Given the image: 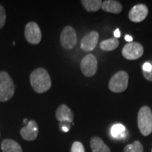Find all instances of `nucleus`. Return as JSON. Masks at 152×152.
Segmentation results:
<instances>
[{
	"instance_id": "16",
	"label": "nucleus",
	"mask_w": 152,
	"mask_h": 152,
	"mask_svg": "<svg viewBox=\"0 0 152 152\" xmlns=\"http://www.w3.org/2000/svg\"><path fill=\"white\" fill-rule=\"evenodd\" d=\"M102 2L101 0H82L81 3L87 11H97L102 8Z\"/></svg>"
},
{
	"instance_id": "19",
	"label": "nucleus",
	"mask_w": 152,
	"mask_h": 152,
	"mask_svg": "<svg viewBox=\"0 0 152 152\" xmlns=\"http://www.w3.org/2000/svg\"><path fill=\"white\" fill-rule=\"evenodd\" d=\"M123 152H144V148L141 142L137 140L132 144H128L124 148Z\"/></svg>"
},
{
	"instance_id": "15",
	"label": "nucleus",
	"mask_w": 152,
	"mask_h": 152,
	"mask_svg": "<svg viewBox=\"0 0 152 152\" xmlns=\"http://www.w3.org/2000/svg\"><path fill=\"white\" fill-rule=\"evenodd\" d=\"M1 148L2 152H23L20 144L11 139H6L3 140Z\"/></svg>"
},
{
	"instance_id": "9",
	"label": "nucleus",
	"mask_w": 152,
	"mask_h": 152,
	"mask_svg": "<svg viewBox=\"0 0 152 152\" xmlns=\"http://www.w3.org/2000/svg\"><path fill=\"white\" fill-rule=\"evenodd\" d=\"M99 37V35L96 31H90L87 33L81 40V49L86 52L94 50L97 45Z\"/></svg>"
},
{
	"instance_id": "7",
	"label": "nucleus",
	"mask_w": 152,
	"mask_h": 152,
	"mask_svg": "<svg viewBox=\"0 0 152 152\" xmlns=\"http://www.w3.org/2000/svg\"><path fill=\"white\" fill-rule=\"evenodd\" d=\"M97 60L95 56L89 54L83 58L80 63L82 73L86 77H92L97 71Z\"/></svg>"
},
{
	"instance_id": "28",
	"label": "nucleus",
	"mask_w": 152,
	"mask_h": 152,
	"mask_svg": "<svg viewBox=\"0 0 152 152\" xmlns=\"http://www.w3.org/2000/svg\"><path fill=\"white\" fill-rule=\"evenodd\" d=\"M151 152H152V150H151Z\"/></svg>"
},
{
	"instance_id": "22",
	"label": "nucleus",
	"mask_w": 152,
	"mask_h": 152,
	"mask_svg": "<svg viewBox=\"0 0 152 152\" xmlns=\"http://www.w3.org/2000/svg\"><path fill=\"white\" fill-rule=\"evenodd\" d=\"M59 126L64 132H68L71 129V123L66 122V121H63V122H60Z\"/></svg>"
},
{
	"instance_id": "24",
	"label": "nucleus",
	"mask_w": 152,
	"mask_h": 152,
	"mask_svg": "<svg viewBox=\"0 0 152 152\" xmlns=\"http://www.w3.org/2000/svg\"><path fill=\"white\" fill-rule=\"evenodd\" d=\"M152 69V65L150 63V61H147L145 62L143 64V66H142V70L144 72H149Z\"/></svg>"
},
{
	"instance_id": "13",
	"label": "nucleus",
	"mask_w": 152,
	"mask_h": 152,
	"mask_svg": "<svg viewBox=\"0 0 152 152\" xmlns=\"http://www.w3.org/2000/svg\"><path fill=\"white\" fill-rule=\"evenodd\" d=\"M102 9L106 12L120 14L123 10V6L118 1L106 0L102 2Z\"/></svg>"
},
{
	"instance_id": "11",
	"label": "nucleus",
	"mask_w": 152,
	"mask_h": 152,
	"mask_svg": "<svg viewBox=\"0 0 152 152\" xmlns=\"http://www.w3.org/2000/svg\"><path fill=\"white\" fill-rule=\"evenodd\" d=\"M39 133V128L37 123L35 121H30L26 126L23 128L20 131V136L25 140L33 141L37 137Z\"/></svg>"
},
{
	"instance_id": "5",
	"label": "nucleus",
	"mask_w": 152,
	"mask_h": 152,
	"mask_svg": "<svg viewBox=\"0 0 152 152\" xmlns=\"http://www.w3.org/2000/svg\"><path fill=\"white\" fill-rule=\"evenodd\" d=\"M144 54L143 46L136 42H128L123 48L122 54L128 60H136L140 58Z\"/></svg>"
},
{
	"instance_id": "27",
	"label": "nucleus",
	"mask_w": 152,
	"mask_h": 152,
	"mask_svg": "<svg viewBox=\"0 0 152 152\" xmlns=\"http://www.w3.org/2000/svg\"><path fill=\"white\" fill-rule=\"evenodd\" d=\"M23 123H27V125H28V123H29V122H28V119H24V121H23Z\"/></svg>"
},
{
	"instance_id": "10",
	"label": "nucleus",
	"mask_w": 152,
	"mask_h": 152,
	"mask_svg": "<svg viewBox=\"0 0 152 152\" xmlns=\"http://www.w3.org/2000/svg\"><path fill=\"white\" fill-rule=\"evenodd\" d=\"M148 13L147 7L143 4H139L132 7L128 14L129 19L134 23H140L147 18Z\"/></svg>"
},
{
	"instance_id": "8",
	"label": "nucleus",
	"mask_w": 152,
	"mask_h": 152,
	"mask_svg": "<svg viewBox=\"0 0 152 152\" xmlns=\"http://www.w3.org/2000/svg\"><path fill=\"white\" fill-rule=\"evenodd\" d=\"M26 40L32 45H38L42 39L40 28L35 22H29L25 28Z\"/></svg>"
},
{
	"instance_id": "1",
	"label": "nucleus",
	"mask_w": 152,
	"mask_h": 152,
	"mask_svg": "<svg viewBox=\"0 0 152 152\" xmlns=\"http://www.w3.org/2000/svg\"><path fill=\"white\" fill-rule=\"evenodd\" d=\"M30 84L36 92L44 93L48 91L52 87V81L47 70L38 68L34 70L30 76Z\"/></svg>"
},
{
	"instance_id": "23",
	"label": "nucleus",
	"mask_w": 152,
	"mask_h": 152,
	"mask_svg": "<svg viewBox=\"0 0 152 152\" xmlns=\"http://www.w3.org/2000/svg\"><path fill=\"white\" fill-rule=\"evenodd\" d=\"M150 61V63H151V65H152V61ZM142 73H143V75H144V77H145L146 80H147L148 81L152 82V69L149 72L142 71Z\"/></svg>"
},
{
	"instance_id": "17",
	"label": "nucleus",
	"mask_w": 152,
	"mask_h": 152,
	"mask_svg": "<svg viewBox=\"0 0 152 152\" xmlns=\"http://www.w3.org/2000/svg\"><path fill=\"white\" fill-rule=\"evenodd\" d=\"M119 41L117 38L113 37L110 38L109 39L102 41L100 43V48L102 50L106 51V52H110V51L115 50L118 47Z\"/></svg>"
},
{
	"instance_id": "21",
	"label": "nucleus",
	"mask_w": 152,
	"mask_h": 152,
	"mask_svg": "<svg viewBox=\"0 0 152 152\" xmlns=\"http://www.w3.org/2000/svg\"><path fill=\"white\" fill-rule=\"evenodd\" d=\"M6 23V11L1 5H0V29L4 27Z\"/></svg>"
},
{
	"instance_id": "2",
	"label": "nucleus",
	"mask_w": 152,
	"mask_h": 152,
	"mask_svg": "<svg viewBox=\"0 0 152 152\" xmlns=\"http://www.w3.org/2000/svg\"><path fill=\"white\" fill-rule=\"evenodd\" d=\"M137 125L142 135L148 136L152 132V111L149 106H144L139 110Z\"/></svg>"
},
{
	"instance_id": "6",
	"label": "nucleus",
	"mask_w": 152,
	"mask_h": 152,
	"mask_svg": "<svg viewBox=\"0 0 152 152\" xmlns=\"http://www.w3.org/2000/svg\"><path fill=\"white\" fill-rule=\"evenodd\" d=\"M60 41L62 47L66 49H72L77 44V35L71 26H66L61 33Z\"/></svg>"
},
{
	"instance_id": "14",
	"label": "nucleus",
	"mask_w": 152,
	"mask_h": 152,
	"mask_svg": "<svg viewBox=\"0 0 152 152\" xmlns=\"http://www.w3.org/2000/svg\"><path fill=\"white\" fill-rule=\"evenodd\" d=\"M90 147L92 152H111L110 148L99 137L91 138Z\"/></svg>"
},
{
	"instance_id": "25",
	"label": "nucleus",
	"mask_w": 152,
	"mask_h": 152,
	"mask_svg": "<svg viewBox=\"0 0 152 152\" xmlns=\"http://www.w3.org/2000/svg\"><path fill=\"white\" fill-rule=\"evenodd\" d=\"M114 37H115V38H119L120 37H121V32H120L119 29H116L114 31Z\"/></svg>"
},
{
	"instance_id": "20",
	"label": "nucleus",
	"mask_w": 152,
	"mask_h": 152,
	"mask_svg": "<svg viewBox=\"0 0 152 152\" xmlns=\"http://www.w3.org/2000/svg\"><path fill=\"white\" fill-rule=\"evenodd\" d=\"M71 152H85L83 144L80 142H75L72 144Z\"/></svg>"
},
{
	"instance_id": "12",
	"label": "nucleus",
	"mask_w": 152,
	"mask_h": 152,
	"mask_svg": "<svg viewBox=\"0 0 152 152\" xmlns=\"http://www.w3.org/2000/svg\"><path fill=\"white\" fill-rule=\"evenodd\" d=\"M55 115H56V118L60 122L66 121V122L71 123L73 121L74 114L73 111L66 104H61L57 108Z\"/></svg>"
},
{
	"instance_id": "3",
	"label": "nucleus",
	"mask_w": 152,
	"mask_h": 152,
	"mask_svg": "<svg viewBox=\"0 0 152 152\" xmlns=\"http://www.w3.org/2000/svg\"><path fill=\"white\" fill-rule=\"evenodd\" d=\"M15 85L14 81L7 72L0 71V102L9 101L14 96Z\"/></svg>"
},
{
	"instance_id": "4",
	"label": "nucleus",
	"mask_w": 152,
	"mask_h": 152,
	"mask_svg": "<svg viewBox=\"0 0 152 152\" xmlns=\"http://www.w3.org/2000/svg\"><path fill=\"white\" fill-rule=\"evenodd\" d=\"M129 75L127 72L121 71L112 76L109 83V88L111 92L121 93L128 88Z\"/></svg>"
},
{
	"instance_id": "18",
	"label": "nucleus",
	"mask_w": 152,
	"mask_h": 152,
	"mask_svg": "<svg viewBox=\"0 0 152 152\" xmlns=\"http://www.w3.org/2000/svg\"><path fill=\"white\" fill-rule=\"evenodd\" d=\"M126 129L125 127L122 124H115L112 126L111 133V135L115 138H123L125 137Z\"/></svg>"
},
{
	"instance_id": "26",
	"label": "nucleus",
	"mask_w": 152,
	"mask_h": 152,
	"mask_svg": "<svg viewBox=\"0 0 152 152\" xmlns=\"http://www.w3.org/2000/svg\"><path fill=\"white\" fill-rule=\"evenodd\" d=\"M125 39L126 40L127 42H132V37L130 35H125Z\"/></svg>"
}]
</instances>
